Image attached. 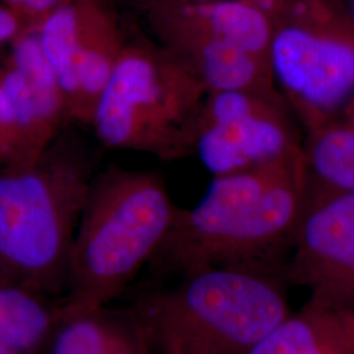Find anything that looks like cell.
Listing matches in <instances>:
<instances>
[{"mask_svg":"<svg viewBox=\"0 0 354 354\" xmlns=\"http://www.w3.org/2000/svg\"><path fill=\"white\" fill-rule=\"evenodd\" d=\"M307 187L304 156L213 177L200 203L177 207L150 264L180 276L209 266H279V254L292 245Z\"/></svg>","mask_w":354,"mask_h":354,"instance_id":"cell-1","label":"cell"},{"mask_svg":"<svg viewBox=\"0 0 354 354\" xmlns=\"http://www.w3.org/2000/svg\"><path fill=\"white\" fill-rule=\"evenodd\" d=\"M93 165L66 130L38 158L0 169V285L62 299Z\"/></svg>","mask_w":354,"mask_h":354,"instance_id":"cell-2","label":"cell"},{"mask_svg":"<svg viewBox=\"0 0 354 354\" xmlns=\"http://www.w3.org/2000/svg\"><path fill=\"white\" fill-rule=\"evenodd\" d=\"M176 212L156 172L111 165L95 175L76 228L61 308L112 304L150 264Z\"/></svg>","mask_w":354,"mask_h":354,"instance_id":"cell-3","label":"cell"},{"mask_svg":"<svg viewBox=\"0 0 354 354\" xmlns=\"http://www.w3.org/2000/svg\"><path fill=\"white\" fill-rule=\"evenodd\" d=\"M281 279L279 266H209L145 295L133 310L165 353L248 354L290 315Z\"/></svg>","mask_w":354,"mask_h":354,"instance_id":"cell-4","label":"cell"},{"mask_svg":"<svg viewBox=\"0 0 354 354\" xmlns=\"http://www.w3.org/2000/svg\"><path fill=\"white\" fill-rule=\"evenodd\" d=\"M206 96L160 44L127 39L91 127L105 147L172 162L193 153Z\"/></svg>","mask_w":354,"mask_h":354,"instance_id":"cell-5","label":"cell"},{"mask_svg":"<svg viewBox=\"0 0 354 354\" xmlns=\"http://www.w3.org/2000/svg\"><path fill=\"white\" fill-rule=\"evenodd\" d=\"M268 59L304 133L354 111V24L326 0H276Z\"/></svg>","mask_w":354,"mask_h":354,"instance_id":"cell-6","label":"cell"},{"mask_svg":"<svg viewBox=\"0 0 354 354\" xmlns=\"http://www.w3.org/2000/svg\"><path fill=\"white\" fill-rule=\"evenodd\" d=\"M298 121L279 92L207 93L193 153L215 176L304 156Z\"/></svg>","mask_w":354,"mask_h":354,"instance_id":"cell-7","label":"cell"},{"mask_svg":"<svg viewBox=\"0 0 354 354\" xmlns=\"http://www.w3.org/2000/svg\"><path fill=\"white\" fill-rule=\"evenodd\" d=\"M70 122L89 125L127 44L105 0H64L37 26Z\"/></svg>","mask_w":354,"mask_h":354,"instance_id":"cell-8","label":"cell"},{"mask_svg":"<svg viewBox=\"0 0 354 354\" xmlns=\"http://www.w3.org/2000/svg\"><path fill=\"white\" fill-rule=\"evenodd\" d=\"M285 277L315 299L354 311V194L308 177L302 214Z\"/></svg>","mask_w":354,"mask_h":354,"instance_id":"cell-9","label":"cell"},{"mask_svg":"<svg viewBox=\"0 0 354 354\" xmlns=\"http://www.w3.org/2000/svg\"><path fill=\"white\" fill-rule=\"evenodd\" d=\"M0 86L35 159L70 122L57 76L41 49L36 30L28 29L11 45L10 58L0 73Z\"/></svg>","mask_w":354,"mask_h":354,"instance_id":"cell-10","label":"cell"},{"mask_svg":"<svg viewBox=\"0 0 354 354\" xmlns=\"http://www.w3.org/2000/svg\"><path fill=\"white\" fill-rule=\"evenodd\" d=\"M145 6L159 44L181 38L219 39L268 59L273 21L263 7L252 1L162 0Z\"/></svg>","mask_w":354,"mask_h":354,"instance_id":"cell-11","label":"cell"},{"mask_svg":"<svg viewBox=\"0 0 354 354\" xmlns=\"http://www.w3.org/2000/svg\"><path fill=\"white\" fill-rule=\"evenodd\" d=\"M160 45L198 80L207 93L279 92L269 61L236 45L207 38H181Z\"/></svg>","mask_w":354,"mask_h":354,"instance_id":"cell-12","label":"cell"},{"mask_svg":"<svg viewBox=\"0 0 354 354\" xmlns=\"http://www.w3.org/2000/svg\"><path fill=\"white\" fill-rule=\"evenodd\" d=\"M248 354H354V311L310 299Z\"/></svg>","mask_w":354,"mask_h":354,"instance_id":"cell-13","label":"cell"},{"mask_svg":"<svg viewBox=\"0 0 354 354\" xmlns=\"http://www.w3.org/2000/svg\"><path fill=\"white\" fill-rule=\"evenodd\" d=\"M304 151L310 180L354 194V111L306 133Z\"/></svg>","mask_w":354,"mask_h":354,"instance_id":"cell-14","label":"cell"},{"mask_svg":"<svg viewBox=\"0 0 354 354\" xmlns=\"http://www.w3.org/2000/svg\"><path fill=\"white\" fill-rule=\"evenodd\" d=\"M17 13L29 29H36L41 21L64 0H0Z\"/></svg>","mask_w":354,"mask_h":354,"instance_id":"cell-15","label":"cell"},{"mask_svg":"<svg viewBox=\"0 0 354 354\" xmlns=\"http://www.w3.org/2000/svg\"><path fill=\"white\" fill-rule=\"evenodd\" d=\"M26 29L24 20L8 6L0 1V48L12 45Z\"/></svg>","mask_w":354,"mask_h":354,"instance_id":"cell-16","label":"cell"},{"mask_svg":"<svg viewBox=\"0 0 354 354\" xmlns=\"http://www.w3.org/2000/svg\"><path fill=\"white\" fill-rule=\"evenodd\" d=\"M153 1H162V0H153ZM172 1H185V3H203V1H213V0H172ZM150 3V1H146Z\"/></svg>","mask_w":354,"mask_h":354,"instance_id":"cell-17","label":"cell"},{"mask_svg":"<svg viewBox=\"0 0 354 354\" xmlns=\"http://www.w3.org/2000/svg\"><path fill=\"white\" fill-rule=\"evenodd\" d=\"M351 1V19H352V21H353L354 24V0H349Z\"/></svg>","mask_w":354,"mask_h":354,"instance_id":"cell-18","label":"cell"},{"mask_svg":"<svg viewBox=\"0 0 354 354\" xmlns=\"http://www.w3.org/2000/svg\"><path fill=\"white\" fill-rule=\"evenodd\" d=\"M0 354H19V353H16V352H12V351H8V349H6V348H1V346H0Z\"/></svg>","mask_w":354,"mask_h":354,"instance_id":"cell-19","label":"cell"},{"mask_svg":"<svg viewBox=\"0 0 354 354\" xmlns=\"http://www.w3.org/2000/svg\"><path fill=\"white\" fill-rule=\"evenodd\" d=\"M0 73H1V68H0Z\"/></svg>","mask_w":354,"mask_h":354,"instance_id":"cell-20","label":"cell"},{"mask_svg":"<svg viewBox=\"0 0 354 354\" xmlns=\"http://www.w3.org/2000/svg\"><path fill=\"white\" fill-rule=\"evenodd\" d=\"M165 354H169V353H165Z\"/></svg>","mask_w":354,"mask_h":354,"instance_id":"cell-21","label":"cell"}]
</instances>
